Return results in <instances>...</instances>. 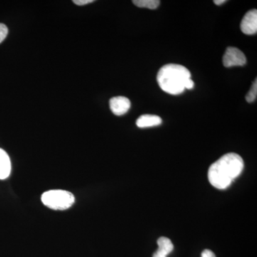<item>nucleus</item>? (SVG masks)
Returning <instances> with one entry per match:
<instances>
[{
  "label": "nucleus",
  "mask_w": 257,
  "mask_h": 257,
  "mask_svg": "<svg viewBox=\"0 0 257 257\" xmlns=\"http://www.w3.org/2000/svg\"><path fill=\"white\" fill-rule=\"evenodd\" d=\"M194 83L193 82V80L192 79H189L188 81H187V82L186 83V89H192L193 87H194Z\"/></svg>",
  "instance_id": "15"
},
{
  "label": "nucleus",
  "mask_w": 257,
  "mask_h": 257,
  "mask_svg": "<svg viewBox=\"0 0 257 257\" xmlns=\"http://www.w3.org/2000/svg\"><path fill=\"white\" fill-rule=\"evenodd\" d=\"M11 162L8 153L0 148V179H6L11 173Z\"/></svg>",
  "instance_id": "8"
},
{
  "label": "nucleus",
  "mask_w": 257,
  "mask_h": 257,
  "mask_svg": "<svg viewBox=\"0 0 257 257\" xmlns=\"http://www.w3.org/2000/svg\"><path fill=\"white\" fill-rule=\"evenodd\" d=\"M109 106L113 114L116 116H121L126 114L130 109L131 102L128 98L125 96H119L111 98L109 101Z\"/></svg>",
  "instance_id": "6"
},
{
  "label": "nucleus",
  "mask_w": 257,
  "mask_h": 257,
  "mask_svg": "<svg viewBox=\"0 0 257 257\" xmlns=\"http://www.w3.org/2000/svg\"><path fill=\"white\" fill-rule=\"evenodd\" d=\"M94 2V0H74L73 3L74 4L79 5V6H83L92 3Z\"/></svg>",
  "instance_id": "13"
},
{
  "label": "nucleus",
  "mask_w": 257,
  "mask_h": 257,
  "mask_svg": "<svg viewBox=\"0 0 257 257\" xmlns=\"http://www.w3.org/2000/svg\"><path fill=\"white\" fill-rule=\"evenodd\" d=\"M201 257H216L215 254L213 251L209 249H205L202 251Z\"/></svg>",
  "instance_id": "14"
},
{
  "label": "nucleus",
  "mask_w": 257,
  "mask_h": 257,
  "mask_svg": "<svg viewBox=\"0 0 257 257\" xmlns=\"http://www.w3.org/2000/svg\"><path fill=\"white\" fill-rule=\"evenodd\" d=\"M157 244H158V249L157 251L160 252L164 253V254L167 256L170 254L174 249L173 243L172 241L168 238L162 236L157 241Z\"/></svg>",
  "instance_id": "9"
},
{
  "label": "nucleus",
  "mask_w": 257,
  "mask_h": 257,
  "mask_svg": "<svg viewBox=\"0 0 257 257\" xmlns=\"http://www.w3.org/2000/svg\"><path fill=\"white\" fill-rule=\"evenodd\" d=\"M134 5L138 8H148L150 10H155L160 4L159 0H134Z\"/></svg>",
  "instance_id": "10"
},
{
  "label": "nucleus",
  "mask_w": 257,
  "mask_h": 257,
  "mask_svg": "<svg viewBox=\"0 0 257 257\" xmlns=\"http://www.w3.org/2000/svg\"><path fill=\"white\" fill-rule=\"evenodd\" d=\"M162 123V119L160 116L157 115L145 114L142 115L137 120V126L140 128L152 127L160 125Z\"/></svg>",
  "instance_id": "7"
},
{
  "label": "nucleus",
  "mask_w": 257,
  "mask_h": 257,
  "mask_svg": "<svg viewBox=\"0 0 257 257\" xmlns=\"http://www.w3.org/2000/svg\"><path fill=\"white\" fill-rule=\"evenodd\" d=\"M191 79L188 69L180 64H169L163 66L157 74V80L164 92L177 95L186 89V83Z\"/></svg>",
  "instance_id": "2"
},
{
  "label": "nucleus",
  "mask_w": 257,
  "mask_h": 257,
  "mask_svg": "<svg viewBox=\"0 0 257 257\" xmlns=\"http://www.w3.org/2000/svg\"><path fill=\"white\" fill-rule=\"evenodd\" d=\"M226 2L225 0H215V1H214V3L216 5H221L224 4Z\"/></svg>",
  "instance_id": "17"
},
{
  "label": "nucleus",
  "mask_w": 257,
  "mask_h": 257,
  "mask_svg": "<svg viewBox=\"0 0 257 257\" xmlns=\"http://www.w3.org/2000/svg\"><path fill=\"white\" fill-rule=\"evenodd\" d=\"M167 256H166V255L164 254V253L160 252V251H157L156 252L154 253L153 257H167Z\"/></svg>",
  "instance_id": "16"
},
{
  "label": "nucleus",
  "mask_w": 257,
  "mask_h": 257,
  "mask_svg": "<svg viewBox=\"0 0 257 257\" xmlns=\"http://www.w3.org/2000/svg\"><path fill=\"white\" fill-rule=\"evenodd\" d=\"M257 79H255L251 89L248 91L247 94L246 95V100L248 103L253 102L256 100L257 96Z\"/></svg>",
  "instance_id": "11"
},
{
  "label": "nucleus",
  "mask_w": 257,
  "mask_h": 257,
  "mask_svg": "<svg viewBox=\"0 0 257 257\" xmlns=\"http://www.w3.org/2000/svg\"><path fill=\"white\" fill-rule=\"evenodd\" d=\"M243 169V161L236 153H228L213 163L208 171V179L216 189L227 188Z\"/></svg>",
  "instance_id": "1"
},
{
  "label": "nucleus",
  "mask_w": 257,
  "mask_h": 257,
  "mask_svg": "<svg viewBox=\"0 0 257 257\" xmlns=\"http://www.w3.org/2000/svg\"><path fill=\"white\" fill-rule=\"evenodd\" d=\"M246 63V57L239 49L232 47L226 49L223 57V64L225 67L243 66Z\"/></svg>",
  "instance_id": "4"
},
{
  "label": "nucleus",
  "mask_w": 257,
  "mask_h": 257,
  "mask_svg": "<svg viewBox=\"0 0 257 257\" xmlns=\"http://www.w3.org/2000/svg\"><path fill=\"white\" fill-rule=\"evenodd\" d=\"M8 34V29L4 24L0 23V43L4 41Z\"/></svg>",
  "instance_id": "12"
},
{
  "label": "nucleus",
  "mask_w": 257,
  "mask_h": 257,
  "mask_svg": "<svg viewBox=\"0 0 257 257\" xmlns=\"http://www.w3.org/2000/svg\"><path fill=\"white\" fill-rule=\"evenodd\" d=\"M41 199L46 207L54 210H66L75 202L73 194L60 189L45 192L42 194Z\"/></svg>",
  "instance_id": "3"
},
{
  "label": "nucleus",
  "mask_w": 257,
  "mask_h": 257,
  "mask_svg": "<svg viewBox=\"0 0 257 257\" xmlns=\"http://www.w3.org/2000/svg\"><path fill=\"white\" fill-rule=\"evenodd\" d=\"M241 32L245 35H252L257 32V10L253 9L248 11L241 20Z\"/></svg>",
  "instance_id": "5"
}]
</instances>
